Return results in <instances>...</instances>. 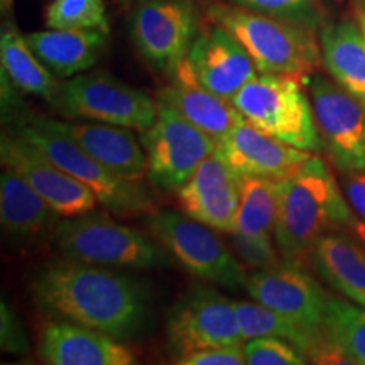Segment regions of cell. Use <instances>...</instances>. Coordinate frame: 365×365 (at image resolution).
Returning a JSON list of instances; mask_svg holds the SVG:
<instances>
[{"instance_id": "1", "label": "cell", "mask_w": 365, "mask_h": 365, "mask_svg": "<svg viewBox=\"0 0 365 365\" xmlns=\"http://www.w3.org/2000/svg\"><path fill=\"white\" fill-rule=\"evenodd\" d=\"M34 307L46 317L78 323L117 340L143 335L150 296L140 281L73 259L44 264L29 282Z\"/></svg>"}, {"instance_id": "2", "label": "cell", "mask_w": 365, "mask_h": 365, "mask_svg": "<svg viewBox=\"0 0 365 365\" xmlns=\"http://www.w3.org/2000/svg\"><path fill=\"white\" fill-rule=\"evenodd\" d=\"M355 220L340 182L328 164L313 154L282 180L274 240L282 259L304 261L319 239L331 232L352 230Z\"/></svg>"}, {"instance_id": "3", "label": "cell", "mask_w": 365, "mask_h": 365, "mask_svg": "<svg viewBox=\"0 0 365 365\" xmlns=\"http://www.w3.org/2000/svg\"><path fill=\"white\" fill-rule=\"evenodd\" d=\"M208 19L222 26L252 58L259 73L308 76L322 65L317 31L279 17L235 6L213 4Z\"/></svg>"}, {"instance_id": "4", "label": "cell", "mask_w": 365, "mask_h": 365, "mask_svg": "<svg viewBox=\"0 0 365 365\" xmlns=\"http://www.w3.org/2000/svg\"><path fill=\"white\" fill-rule=\"evenodd\" d=\"M54 242L63 257L93 266L144 271L175 264V257L156 239L95 210L63 218Z\"/></svg>"}, {"instance_id": "5", "label": "cell", "mask_w": 365, "mask_h": 365, "mask_svg": "<svg viewBox=\"0 0 365 365\" xmlns=\"http://www.w3.org/2000/svg\"><path fill=\"white\" fill-rule=\"evenodd\" d=\"M303 76L257 73L232 103L250 124L294 148L322 150L312 100Z\"/></svg>"}, {"instance_id": "6", "label": "cell", "mask_w": 365, "mask_h": 365, "mask_svg": "<svg viewBox=\"0 0 365 365\" xmlns=\"http://www.w3.org/2000/svg\"><path fill=\"white\" fill-rule=\"evenodd\" d=\"M14 132L36 145L58 168L88 186L103 208L118 215H135L153 210L150 196L140 182L124 180L103 168L70 137L59 132L51 118L21 115Z\"/></svg>"}, {"instance_id": "7", "label": "cell", "mask_w": 365, "mask_h": 365, "mask_svg": "<svg viewBox=\"0 0 365 365\" xmlns=\"http://www.w3.org/2000/svg\"><path fill=\"white\" fill-rule=\"evenodd\" d=\"M148 227L154 239L195 277L230 291H245L249 274L215 228L170 208L153 212Z\"/></svg>"}, {"instance_id": "8", "label": "cell", "mask_w": 365, "mask_h": 365, "mask_svg": "<svg viewBox=\"0 0 365 365\" xmlns=\"http://www.w3.org/2000/svg\"><path fill=\"white\" fill-rule=\"evenodd\" d=\"M53 107L65 117L88 118L132 130H148L158 117L159 102L107 71L75 75L59 88Z\"/></svg>"}, {"instance_id": "9", "label": "cell", "mask_w": 365, "mask_h": 365, "mask_svg": "<svg viewBox=\"0 0 365 365\" xmlns=\"http://www.w3.org/2000/svg\"><path fill=\"white\" fill-rule=\"evenodd\" d=\"M168 349L173 362L212 346L242 345L235 303L212 286H191L168 314Z\"/></svg>"}, {"instance_id": "10", "label": "cell", "mask_w": 365, "mask_h": 365, "mask_svg": "<svg viewBox=\"0 0 365 365\" xmlns=\"http://www.w3.org/2000/svg\"><path fill=\"white\" fill-rule=\"evenodd\" d=\"M322 149L340 173L365 171V105L318 71L304 76Z\"/></svg>"}, {"instance_id": "11", "label": "cell", "mask_w": 365, "mask_h": 365, "mask_svg": "<svg viewBox=\"0 0 365 365\" xmlns=\"http://www.w3.org/2000/svg\"><path fill=\"white\" fill-rule=\"evenodd\" d=\"M140 143L148 154L149 181L164 191L180 190L200 163L218 148L212 137L163 102L154 124L140 135Z\"/></svg>"}, {"instance_id": "12", "label": "cell", "mask_w": 365, "mask_h": 365, "mask_svg": "<svg viewBox=\"0 0 365 365\" xmlns=\"http://www.w3.org/2000/svg\"><path fill=\"white\" fill-rule=\"evenodd\" d=\"M198 33L193 0H143L132 14L130 36L154 70L173 75Z\"/></svg>"}, {"instance_id": "13", "label": "cell", "mask_w": 365, "mask_h": 365, "mask_svg": "<svg viewBox=\"0 0 365 365\" xmlns=\"http://www.w3.org/2000/svg\"><path fill=\"white\" fill-rule=\"evenodd\" d=\"M304 261L282 259L266 269L249 274L245 291L257 303L284 314L301 327L323 333L328 296Z\"/></svg>"}, {"instance_id": "14", "label": "cell", "mask_w": 365, "mask_h": 365, "mask_svg": "<svg viewBox=\"0 0 365 365\" xmlns=\"http://www.w3.org/2000/svg\"><path fill=\"white\" fill-rule=\"evenodd\" d=\"M0 159L4 168L19 173L63 218L93 212L100 203L88 186L58 168L14 130L2 132Z\"/></svg>"}, {"instance_id": "15", "label": "cell", "mask_w": 365, "mask_h": 365, "mask_svg": "<svg viewBox=\"0 0 365 365\" xmlns=\"http://www.w3.org/2000/svg\"><path fill=\"white\" fill-rule=\"evenodd\" d=\"M176 193L188 217L223 234L235 230L242 176L218 153L203 159Z\"/></svg>"}, {"instance_id": "16", "label": "cell", "mask_w": 365, "mask_h": 365, "mask_svg": "<svg viewBox=\"0 0 365 365\" xmlns=\"http://www.w3.org/2000/svg\"><path fill=\"white\" fill-rule=\"evenodd\" d=\"M188 61L200 83L228 102L259 73L244 46L212 21L196 33Z\"/></svg>"}, {"instance_id": "17", "label": "cell", "mask_w": 365, "mask_h": 365, "mask_svg": "<svg viewBox=\"0 0 365 365\" xmlns=\"http://www.w3.org/2000/svg\"><path fill=\"white\" fill-rule=\"evenodd\" d=\"M217 153L242 178L259 176L272 180L291 176L313 156L308 150L266 134L245 118L228 132L225 139L218 144Z\"/></svg>"}, {"instance_id": "18", "label": "cell", "mask_w": 365, "mask_h": 365, "mask_svg": "<svg viewBox=\"0 0 365 365\" xmlns=\"http://www.w3.org/2000/svg\"><path fill=\"white\" fill-rule=\"evenodd\" d=\"M39 357L51 365H134L135 354L122 340L66 319L44 323Z\"/></svg>"}, {"instance_id": "19", "label": "cell", "mask_w": 365, "mask_h": 365, "mask_svg": "<svg viewBox=\"0 0 365 365\" xmlns=\"http://www.w3.org/2000/svg\"><path fill=\"white\" fill-rule=\"evenodd\" d=\"M159 102L185 117L190 124L220 144L244 115L234 103L218 97L200 83L186 56L170 75V83L159 91Z\"/></svg>"}, {"instance_id": "20", "label": "cell", "mask_w": 365, "mask_h": 365, "mask_svg": "<svg viewBox=\"0 0 365 365\" xmlns=\"http://www.w3.org/2000/svg\"><path fill=\"white\" fill-rule=\"evenodd\" d=\"M63 217L11 168L0 175V223L9 239L19 245L38 244L54 232Z\"/></svg>"}, {"instance_id": "21", "label": "cell", "mask_w": 365, "mask_h": 365, "mask_svg": "<svg viewBox=\"0 0 365 365\" xmlns=\"http://www.w3.org/2000/svg\"><path fill=\"white\" fill-rule=\"evenodd\" d=\"M59 132L88 153L113 175L139 182L148 176V154L140 148L132 129L112 124H70L51 120Z\"/></svg>"}, {"instance_id": "22", "label": "cell", "mask_w": 365, "mask_h": 365, "mask_svg": "<svg viewBox=\"0 0 365 365\" xmlns=\"http://www.w3.org/2000/svg\"><path fill=\"white\" fill-rule=\"evenodd\" d=\"M308 262L322 281L365 308V245L359 237L331 232L317 242Z\"/></svg>"}, {"instance_id": "23", "label": "cell", "mask_w": 365, "mask_h": 365, "mask_svg": "<svg viewBox=\"0 0 365 365\" xmlns=\"http://www.w3.org/2000/svg\"><path fill=\"white\" fill-rule=\"evenodd\" d=\"M107 34L97 29H51L29 33L26 39L54 75L71 78L98 61Z\"/></svg>"}, {"instance_id": "24", "label": "cell", "mask_w": 365, "mask_h": 365, "mask_svg": "<svg viewBox=\"0 0 365 365\" xmlns=\"http://www.w3.org/2000/svg\"><path fill=\"white\" fill-rule=\"evenodd\" d=\"M318 33L328 75L365 105V36L357 19L328 21Z\"/></svg>"}, {"instance_id": "25", "label": "cell", "mask_w": 365, "mask_h": 365, "mask_svg": "<svg viewBox=\"0 0 365 365\" xmlns=\"http://www.w3.org/2000/svg\"><path fill=\"white\" fill-rule=\"evenodd\" d=\"M0 61L2 71L22 93L38 95L48 102L58 97L61 85L53 71L31 49L26 36L14 27H4L0 36Z\"/></svg>"}, {"instance_id": "26", "label": "cell", "mask_w": 365, "mask_h": 365, "mask_svg": "<svg viewBox=\"0 0 365 365\" xmlns=\"http://www.w3.org/2000/svg\"><path fill=\"white\" fill-rule=\"evenodd\" d=\"M282 180L259 176L242 178V193L235 230L244 235H274L279 215Z\"/></svg>"}, {"instance_id": "27", "label": "cell", "mask_w": 365, "mask_h": 365, "mask_svg": "<svg viewBox=\"0 0 365 365\" xmlns=\"http://www.w3.org/2000/svg\"><path fill=\"white\" fill-rule=\"evenodd\" d=\"M234 303L245 340L255 339V336H277V339H284L294 344L308 359L323 335V333H314L301 327L299 323L264 307L257 301H234Z\"/></svg>"}, {"instance_id": "28", "label": "cell", "mask_w": 365, "mask_h": 365, "mask_svg": "<svg viewBox=\"0 0 365 365\" xmlns=\"http://www.w3.org/2000/svg\"><path fill=\"white\" fill-rule=\"evenodd\" d=\"M323 331L355 364L365 365V308L354 301L328 296Z\"/></svg>"}, {"instance_id": "29", "label": "cell", "mask_w": 365, "mask_h": 365, "mask_svg": "<svg viewBox=\"0 0 365 365\" xmlns=\"http://www.w3.org/2000/svg\"><path fill=\"white\" fill-rule=\"evenodd\" d=\"M49 29H97L108 33L103 0H54L46 11Z\"/></svg>"}, {"instance_id": "30", "label": "cell", "mask_w": 365, "mask_h": 365, "mask_svg": "<svg viewBox=\"0 0 365 365\" xmlns=\"http://www.w3.org/2000/svg\"><path fill=\"white\" fill-rule=\"evenodd\" d=\"M228 2L279 19L298 22L317 33L328 22V0H228Z\"/></svg>"}, {"instance_id": "31", "label": "cell", "mask_w": 365, "mask_h": 365, "mask_svg": "<svg viewBox=\"0 0 365 365\" xmlns=\"http://www.w3.org/2000/svg\"><path fill=\"white\" fill-rule=\"evenodd\" d=\"M247 365H303L304 354L291 341L277 336H255L244 341Z\"/></svg>"}, {"instance_id": "32", "label": "cell", "mask_w": 365, "mask_h": 365, "mask_svg": "<svg viewBox=\"0 0 365 365\" xmlns=\"http://www.w3.org/2000/svg\"><path fill=\"white\" fill-rule=\"evenodd\" d=\"M227 235L228 244L245 266L266 269L281 262L279 249L274 245L276 240L272 242L274 235H244L239 232H232Z\"/></svg>"}, {"instance_id": "33", "label": "cell", "mask_w": 365, "mask_h": 365, "mask_svg": "<svg viewBox=\"0 0 365 365\" xmlns=\"http://www.w3.org/2000/svg\"><path fill=\"white\" fill-rule=\"evenodd\" d=\"M0 323H2L0 339H2L4 352L12 355H26L29 352V340H27L24 325L6 301H2V307H0Z\"/></svg>"}, {"instance_id": "34", "label": "cell", "mask_w": 365, "mask_h": 365, "mask_svg": "<svg viewBox=\"0 0 365 365\" xmlns=\"http://www.w3.org/2000/svg\"><path fill=\"white\" fill-rule=\"evenodd\" d=\"M175 364L180 365H242L245 364L244 344L212 346L191 352L185 357L178 359Z\"/></svg>"}, {"instance_id": "35", "label": "cell", "mask_w": 365, "mask_h": 365, "mask_svg": "<svg viewBox=\"0 0 365 365\" xmlns=\"http://www.w3.org/2000/svg\"><path fill=\"white\" fill-rule=\"evenodd\" d=\"M340 186L354 213L365 222V171L341 173Z\"/></svg>"}, {"instance_id": "36", "label": "cell", "mask_w": 365, "mask_h": 365, "mask_svg": "<svg viewBox=\"0 0 365 365\" xmlns=\"http://www.w3.org/2000/svg\"><path fill=\"white\" fill-rule=\"evenodd\" d=\"M352 230H354L355 237H359V240L362 242V244L365 245V222H362V220H355Z\"/></svg>"}, {"instance_id": "37", "label": "cell", "mask_w": 365, "mask_h": 365, "mask_svg": "<svg viewBox=\"0 0 365 365\" xmlns=\"http://www.w3.org/2000/svg\"><path fill=\"white\" fill-rule=\"evenodd\" d=\"M355 19H357L360 29H362V33L365 36V9L364 7H359L357 6V12H355Z\"/></svg>"}, {"instance_id": "38", "label": "cell", "mask_w": 365, "mask_h": 365, "mask_svg": "<svg viewBox=\"0 0 365 365\" xmlns=\"http://www.w3.org/2000/svg\"><path fill=\"white\" fill-rule=\"evenodd\" d=\"M14 0H0V7H2V12H7L11 11Z\"/></svg>"}, {"instance_id": "39", "label": "cell", "mask_w": 365, "mask_h": 365, "mask_svg": "<svg viewBox=\"0 0 365 365\" xmlns=\"http://www.w3.org/2000/svg\"><path fill=\"white\" fill-rule=\"evenodd\" d=\"M357 6H359V7H364V9H365V0H359V2H357Z\"/></svg>"}]
</instances>
